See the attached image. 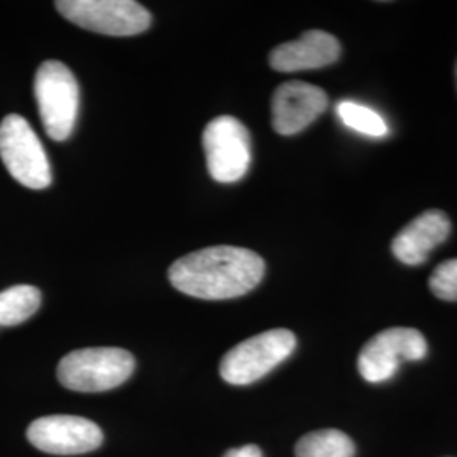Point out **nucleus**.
Returning <instances> with one entry per match:
<instances>
[{"mask_svg": "<svg viewBox=\"0 0 457 457\" xmlns=\"http://www.w3.org/2000/svg\"><path fill=\"white\" fill-rule=\"evenodd\" d=\"M427 356V341L422 332L409 327L381 330L361 349L358 368L368 383L392 379L405 361H420Z\"/></svg>", "mask_w": 457, "mask_h": 457, "instance_id": "nucleus-8", "label": "nucleus"}, {"mask_svg": "<svg viewBox=\"0 0 457 457\" xmlns=\"http://www.w3.org/2000/svg\"><path fill=\"white\" fill-rule=\"evenodd\" d=\"M136 368L129 351L120 347H87L60 361L58 381L73 392H107L126 383Z\"/></svg>", "mask_w": 457, "mask_h": 457, "instance_id": "nucleus-2", "label": "nucleus"}, {"mask_svg": "<svg viewBox=\"0 0 457 457\" xmlns=\"http://www.w3.org/2000/svg\"><path fill=\"white\" fill-rule=\"evenodd\" d=\"M430 292L445 302H457V258L444 262L428 279Z\"/></svg>", "mask_w": 457, "mask_h": 457, "instance_id": "nucleus-16", "label": "nucleus"}, {"mask_svg": "<svg viewBox=\"0 0 457 457\" xmlns=\"http://www.w3.org/2000/svg\"><path fill=\"white\" fill-rule=\"evenodd\" d=\"M28 441L48 454L75 456L98 449L104 434L100 427L88 419L77 415H48L29 425Z\"/></svg>", "mask_w": 457, "mask_h": 457, "instance_id": "nucleus-9", "label": "nucleus"}, {"mask_svg": "<svg viewBox=\"0 0 457 457\" xmlns=\"http://www.w3.org/2000/svg\"><path fill=\"white\" fill-rule=\"evenodd\" d=\"M296 337L287 328L266 330L234 345L220 361L222 379L234 386L251 385L294 354Z\"/></svg>", "mask_w": 457, "mask_h": 457, "instance_id": "nucleus-4", "label": "nucleus"}, {"mask_svg": "<svg viewBox=\"0 0 457 457\" xmlns=\"http://www.w3.org/2000/svg\"><path fill=\"white\" fill-rule=\"evenodd\" d=\"M451 232V220L441 211H427L413 219L393 239L392 251L398 262L409 266L424 264L430 253L441 245Z\"/></svg>", "mask_w": 457, "mask_h": 457, "instance_id": "nucleus-12", "label": "nucleus"}, {"mask_svg": "<svg viewBox=\"0 0 457 457\" xmlns=\"http://www.w3.org/2000/svg\"><path fill=\"white\" fill-rule=\"evenodd\" d=\"M34 97L45 129L53 141H66L77 124L80 90L68 66L48 60L34 77Z\"/></svg>", "mask_w": 457, "mask_h": 457, "instance_id": "nucleus-3", "label": "nucleus"}, {"mask_svg": "<svg viewBox=\"0 0 457 457\" xmlns=\"http://www.w3.org/2000/svg\"><path fill=\"white\" fill-rule=\"evenodd\" d=\"M341 56V43L326 31H309L279 45L270 54V65L281 73L317 70L332 65Z\"/></svg>", "mask_w": 457, "mask_h": 457, "instance_id": "nucleus-11", "label": "nucleus"}, {"mask_svg": "<svg viewBox=\"0 0 457 457\" xmlns=\"http://www.w3.org/2000/svg\"><path fill=\"white\" fill-rule=\"evenodd\" d=\"M207 168L219 183L239 181L251 166V136L232 115H219L204 131Z\"/></svg>", "mask_w": 457, "mask_h": 457, "instance_id": "nucleus-7", "label": "nucleus"}, {"mask_svg": "<svg viewBox=\"0 0 457 457\" xmlns=\"http://www.w3.org/2000/svg\"><path fill=\"white\" fill-rule=\"evenodd\" d=\"M327 107L328 97L320 87L296 80L281 83L271 102L273 128L281 136H294L307 129Z\"/></svg>", "mask_w": 457, "mask_h": 457, "instance_id": "nucleus-10", "label": "nucleus"}, {"mask_svg": "<svg viewBox=\"0 0 457 457\" xmlns=\"http://www.w3.org/2000/svg\"><path fill=\"white\" fill-rule=\"evenodd\" d=\"M336 112L339 120L351 131L360 132L370 137H386L390 134L386 120L368 105L353 100H343L337 104Z\"/></svg>", "mask_w": 457, "mask_h": 457, "instance_id": "nucleus-15", "label": "nucleus"}, {"mask_svg": "<svg viewBox=\"0 0 457 457\" xmlns=\"http://www.w3.org/2000/svg\"><path fill=\"white\" fill-rule=\"evenodd\" d=\"M266 271L262 256L251 249L213 245L198 249L171 264V285L200 300H228L254 290Z\"/></svg>", "mask_w": 457, "mask_h": 457, "instance_id": "nucleus-1", "label": "nucleus"}, {"mask_svg": "<svg viewBox=\"0 0 457 457\" xmlns=\"http://www.w3.org/2000/svg\"><path fill=\"white\" fill-rule=\"evenodd\" d=\"M224 457H262V449L258 445H245V447H239V449H230L228 451Z\"/></svg>", "mask_w": 457, "mask_h": 457, "instance_id": "nucleus-17", "label": "nucleus"}, {"mask_svg": "<svg viewBox=\"0 0 457 457\" xmlns=\"http://www.w3.org/2000/svg\"><path fill=\"white\" fill-rule=\"evenodd\" d=\"M0 158L21 185L43 190L51 185L48 154L22 115H5L0 122Z\"/></svg>", "mask_w": 457, "mask_h": 457, "instance_id": "nucleus-5", "label": "nucleus"}, {"mask_svg": "<svg viewBox=\"0 0 457 457\" xmlns=\"http://www.w3.org/2000/svg\"><path fill=\"white\" fill-rule=\"evenodd\" d=\"M41 305V292L31 285H16L0 292V327L19 326Z\"/></svg>", "mask_w": 457, "mask_h": 457, "instance_id": "nucleus-14", "label": "nucleus"}, {"mask_svg": "<svg viewBox=\"0 0 457 457\" xmlns=\"http://www.w3.org/2000/svg\"><path fill=\"white\" fill-rule=\"evenodd\" d=\"M356 447L349 436L337 428H322L303 436L296 447V457H354Z\"/></svg>", "mask_w": 457, "mask_h": 457, "instance_id": "nucleus-13", "label": "nucleus"}, {"mask_svg": "<svg viewBox=\"0 0 457 457\" xmlns=\"http://www.w3.org/2000/svg\"><path fill=\"white\" fill-rule=\"evenodd\" d=\"M456 77H457V68H456Z\"/></svg>", "mask_w": 457, "mask_h": 457, "instance_id": "nucleus-18", "label": "nucleus"}, {"mask_svg": "<svg viewBox=\"0 0 457 457\" xmlns=\"http://www.w3.org/2000/svg\"><path fill=\"white\" fill-rule=\"evenodd\" d=\"M58 12L83 29L105 36L145 33L153 17L134 0H60Z\"/></svg>", "mask_w": 457, "mask_h": 457, "instance_id": "nucleus-6", "label": "nucleus"}]
</instances>
